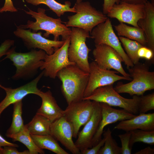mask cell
Masks as SVG:
<instances>
[{
	"mask_svg": "<svg viewBox=\"0 0 154 154\" xmlns=\"http://www.w3.org/2000/svg\"><path fill=\"white\" fill-rule=\"evenodd\" d=\"M116 4H118V0H104L103 13L107 15L111 8Z\"/></svg>",
	"mask_w": 154,
	"mask_h": 154,
	"instance_id": "38",
	"label": "cell"
},
{
	"mask_svg": "<svg viewBox=\"0 0 154 154\" xmlns=\"http://www.w3.org/2000/svg\"><path fill=\"white\" fill-rule=\"evenodd\" d=\"M51 123L46 118L36 114L32 120L26 125L31 134L37 135H51Z\"/></svg>",
	"mask_w": 154,
	"mask_h": 154,
	"instance_id": "23",
	"label": "cell"
},
{
	"mask_svg": "<svg viewBox=\"0 0 154 154\" xmlns=\"http://www.w3.org/2000/svg\"><path fill=\"white\" fill-rule=\"evenodd\" d=\"M15 147H16L10 146L3 147L2 154H30L28 150L19 152Z\"/></svg>",
	"mask_w": 154,
	"mask_h": 154,
	"instance_id": "36",
	"label": "cell"
},
{
	"mask_svg": "<svg viewBox=\"0 0 154 154\" xmlns=\"http://www.w3.org/2000/svg\"><path fill=\"white\" fill-rule=\"evenodd\" d=\"M17 10L14 7L12 0H5L3 6L0 8V13L4 12H16Z\"/></svg>",
	"mask_w": 154,
	"mask_h": 154,
	"instance_id": "37",
	"label": "cell"
},
{
	"mask_svg": "<svg viewBox=\"0 0 154 154\" xmlns=\"http://www.w3.org/2000/svg\"><path fill=\"white\" fill-rule=\"evenodd\" d=\"M71 29L68 49L69 60L84 71L89 73L88 57L91 49L88 47L86 42L87 38H90V33L78 27H72Z\"/></svg>",
	"mask_w": 154,
	"mask_h": 154,
	"instance_id": "7",
	"label": "cell"
},
{
	"mask_svg": "<svg viewBox=\"0 0 154 154\" xmlns=\"http://www.w3.org/2000/svg\"><path fill=\"white\" fill-rule=\"evenodd\" d=\"M130 132L129 145L131 149L136 142H141L150 145L154 144V130L147 131L137 129Z\"/></svg>",
	"mask_w": 154,
	"mask_h": 154,
	"instance_id": "30",
	"label": "cell"
},
{
	"mask_svg": "<svg viewBox=\"0 0 154 154\" xmlns=\"http://www.w3.org/2000/svg\"><path fill=\"white\" fill-rule=\"evenodd\" d=\"M70 43V37L65 40L63 44L55 50L50 55L46 54L40 69L43 70V76L55 79L61 70L72 64H76L69 60L68 49Z\"/></svg>",
	"mask_w": 154,
	"mask_h": 154,
	"instance_id": "13",
	"label": "cell"
},
{
	"mask_svg": "<svg viewBox=\"0 0 154 154\" xmlns=\"http://www.w3.org/2000/svg\"><path fill=\"white\" fill-rule=\"evenodd\" d=\"M14 44V40L7 39L1 44L0 46V58L6 54L11 47L13 46Z\"/></svg>",
	"mask_w": 154,
	"mask_h": 154,
	"instance_id": "35",
	"label": "cell"
},
{
	"mask_svg": "<svg viewBox=\"0 0 154 154\" xmlns=\"http://www.w3.org/2000/svg\"><path fill=\"white\" fill-rule=\"evenodd\" d=\"M13 104V107L12 122L11 126L6 132V136L19 133L23 129L25 126L22 117V100Z\"/></svg>",
	"mask_w": 154,
	"mask_h": 154,
	"instance_id": "27",
	"label": "cell"
},
{
	"mask_svg": "<svg viewBox=\"0 0 154 154\" xmlns=\"http://www.w3.org/2000/svg\"><path fill=\"white\" fill-rule=\"evenodd\" d=\"M41 99L42 104L36 114L42 116L52 123L64 116L63 111L58 105L50 90L41 91L38 95Z\"/></svg>",
	"mask_w": 154,
	"mask_h": 154,
	"instance_id": "19",
	"label": "cell"
},
{
	"mask_svg": "<svg viewBox=\"0 0 154 154\" xmlns=\"http://www.w3.org/2000/svg\"><path fill=\"white\" fill-rule=\"evenodd\" d=\"M7 146H12L16 147H19V145L17 144L7 141L0 134V149Z\"/></svg>",
	"mask_w": 154,
	"mask_h": 154,
	"instance_id": "40",
	"label": "cell"
},
{
	"mask_svg": "<svg viewBox=\"0 0 154 154\" xmlns=\"http://www.w3.org/2000/svg\"><path fill=\"white\" fill-rule=\"evenodd\" d=\"M89 73L76 64L69 65L60 71L57 77L62 82L61 90L68 105L83 100Z\"/></svg>",
	"mask_w": 154,
	"mask_h": 154,
	"instance_id": "1",
	"label": "cell"
},
{
	"mask_svg": "<svg viewBox=\"0 0 154 154\" xmlns=\"http://www.w3.org/2000/svg\"><path fill=\"white\" fill-rule=\"evenodd\" d=\"M95 103L94 101L83 100L68 105L64 110V116L73 127V137H77L81 127L84 125L91 117Z\"/></svg>",
	"mask_w": 154,
	"mask_h": 154,
	"instance_id": "9",
	"label": "cell"
},
{
	"mask_svg": "<svg viewBox=\"0 0 154 154\" xmlns=\"http://www.w3.org/2000/svg\"><path fill=\"white\" fill-rule=\"evenodd\" d=\"M74 7L76 13L68 17V20L65 24L67 27L82 28L90 33L94 28L108 18L103 12L93 7L88 1L76 3Z\"/></svg>",
	"mask_w": 154,
	"mask_h": 154,
	"instance_id": "6",
	"label": "cell"
},
{
	"mask_svg": "<svg viewBox=\"0 0 154 154\" xmlns=\"http://www.w3.org/2000/svg\"><path fill=\"white\" fill-rule=\"evenodd\" d=\"M105 139H102L99 142L91 148L86 149L80 152L82 154H98V152L104 144Z\"/></svg>",
	"mask_w": 154,
	"mask_h": 154,
	"instance_id": "34",
	"label": "cell"
},
{
	"mask_svg": "<svg viewBox=\"0 0 154 154\" xmlns=\"http://www.w3.org/2000/svg\"><path fill=\"white\" fill-rule=\"evenodd\" d=\"M92 52L94 61L100 68L107 70L113 69L122 76L130 77L122 64L123 60L118 53L111 47L105 44H95Z\"/></svg>",
	"mask_w": 154,
	"mask_h": 154,
	"instance_id": "12",
	"label": "cell"
},
{
	"mask_svg": "<svg viewBox=\"0 0 154 154\" xmlns=\"http://www.w3.org/2000/svg\"><path fill=\"white\" fill-rule=\"evenodd\" d=\"M144 17L137 24L143 30L145 37L146 47L154 52V4L148 1L144 4Z\"/></svg>",
	"mask_w": 154,
	"mask_h": 154,
	"instance_id": "21",
	"label": "cell"
},
{
	"mask_svg": "<svg viewBox=\"0 0 154 154\" xmlns=\"http://www.w3.org/2000/svg\"><path fill=\"white\" fill-rule=\"evenodd\" d=\"M43 75L42 71L37 77L25 84L15 88L6 87L0 84V88L6 93L5 98L0 102V117L4 110L11 104L22 100L27 95L33 94L38 96L41 90L37 84Z\"/></svg>",
	"mask_w": 154,
	"mask_h": 154,
	"instance_id": "15",
	"label": "cell"
},
{
	"mask_svg": "<svg viewBox=\"0 0 154 154\" xmlns=\"http://www.w3.org/2000/svg\"><path fill=\"white\" fill-rule=\"evenodd\" d=\"M17 27L14 34L21 39L28 49L38 48L44 50L48 55L53 54L55 50L63 44L65 41L49 40L42 36L41 32L37 33L31 31L30 29L26 30L18 26Z\"/></svg>",
	"mask_w": 154,
	"mask_h": 154,
	"instance_id": "11",
	"label": "cell"
},
{
	"mask_svg": "<svg viewBox=\"0 0 154 154\" xmlns=\"http://www.w3.org/2000/svg\"><path fill=\"white\" fill-rule=\"evenodd\" d=\"M138 56L146 60L154 62V52L146 46H143L138 50L137 52Z\"/></svg>",
	"mask_w": 154,
	"mask_h": 154,
	"instance_id": "33",
	"label": "cell"
},
{
	"mask_svg": "<svg viewBox=\"0 0 154 154\" xmlns=\"http://www.w3.org/2000/svg\"><path fill=\"white\" fill-rule=\"evenodd\" d=\"M31 136L35 144L42 149H48L56 154H69L60 146L56 140L51 135L31 134Z\"/></svg>",
	"mask_w": 154,
	"mask_h": 154,
	"instance_id": "24",
	"label": "cell"
},
{
	"mask_svg": "<svg viewBox=\"0 0 154 154\" xmlns=\"http://www.w3.org/2000/svg\"><path fill=\"white\" fill-rule=\"evenodd\" d=\"M154 110V92L140 97L139 105V113L145 114Z\"/></svg>",
	"mask_w": 154,
	"mask_h": 154,
	"instance_id": "31",
	"label": "cell"
},
{
	"mask_svg": "<svg viewBox=\"0 0 154 154\" xmlns=\"http://www.w3.org/2000/svg\"><path fill=\"white\" fill-rule=\"evenodd\" d=\"M29 11H24L25 13L35 18L36 21L28 20L27 24L18 26L24 29H29L32 32H36L40 30H44L46 33L43 37L46 38L50 35L54 36V40H58L60 36H61L62 40H65L70 37L71 29L63 24L60 18L54 19L47 16L45 13V9L38 8L37 12L28 9Z\"/></svg>",
	"mask_w": 154,
	"mask_h": 154,
	"instance_id": "3",
	"label": "cell"
},
{
	"mask_svg": "<svg viewBox=\"0 0 154 154\" xmlns=\"http://www.w3.org/2000/svg\"><path fill=\"white\" fill-rule=\"evenodd\" d=\"M26 1L27 3L35 6L41 4H45L58 17L63 15L65 13L67 12L76 13L74 7L71 8V3L68 1L65 2L64 4L59 3L55 0H26Z\"/></svg>",
	"mask_w": 154,
	"mask_h": 154,
	"instance_id": "25",
	"label": "cell"
},
{
	"mask_svg": "<svg viewBox=\"0 0 154 154\" xmlns=\"http://www.w3.org/2000/svg\"><path fill=\"white\" fill-rule=\"evenodd\" d=\"M100 104L101 110L102 119L93 138L92 147L97 144L101 139L104 128L106 126L118 121L131 119L135 116L123 109H115L104 103Z\"/></svg>",
	"mask_w": 154,
	"mask_h": 154,
	"instance_id": "17",
	"label": "cell"
},
{
	"mask_svg": "<svg viewBox=\"0 0 154 154\" xmlns=\"http://www.w3.org/2000/svg\"><path fill=\"white\" fill-rule=\"evenodd\" d=\"M96 102V101H95ZM102 119L101 110L99 102H96L92 115L79 132L78 138L75 143L80 151L92 147V141Z\"/></svg>",
	"mask_w": 154,
	"mask_h": 154,
	"instance_id": "18",
	"label": "cell"
},
{
	"mask_svg": "<svg viewBox=\"0 0 154 154\" xmlns=\"http://www.w3.org/2000/svg\"><path fill=\"white\" fill-rule=\"evenodd\" d=\"M127 69L132 80L125 84L118 82L114 88L118 93L139 96L154 89V72L149 71L147 64L139 62Z\"/></svg>",
	"mask_w": 154,
	"mask_h": 154,
	"instance_id": "4",
	"label": "cell"
},
{
	"mask_svg": "<svg viewBox=\"0 0 154 154\" xmlns=\"http://www.w3.org/2000/svg\"><path fill=\"white\" fill-rule=\"evenodd\" d=\"M114 129L126 132L137 129L154 130V113L139 114L131 119L121 121Z\"/></svg>",
	"mask_w": 154,
	"mask_h": 154,
	"instance_id": "20",
	"label": "cell"
},
{
	"mask_svg": "<svg viewBox=\"0 0 154 154\" xmlns=\"http://www.w3.org/2000/svg\"><path fill=\"white\" fill-rule=\"evenodd\" d=\"M6 136L11 138L14 141H18L24 145L28 149L30 154H43L45 153L42 149L39 148L35 144L26 125L23 129L19 133Z\"/></svg>",
	"mask_w": 154,
	"mask_h": 154,
	"instance_id": "26",
	"label": "cell"
},
{
	"mask_svg": "<svg viewBox=\"0 0 154 154\" xmlns=\"http://www.w3.org/2000/svg\"><path fill=\"white\" fill-rule=\"evenodd\" d=\"M112 131L108 128L103 131V134L105 139L104 144L100 149L98 154H120L121 148L113 138Z\"/></svg>",
	"mask_w": 154,
	"mask_h": 154,
	"instance_id": "29",
	"label": "cell"
},
{
	"mask_svg": "<svg viewBox=\"0 0 154 154\" xmlns=\"http://www.w3.org/2000/svg\"><path fill=\"white\" fill-rule=\"evenodd\" d=\"M114 27L119 36L136 41L143 46H146L144 33L140 27L130 26L121 22L119 24L114 25Z\"/></svg>",
	"mask_w": 154,
	"mask_h": 154,
	"instance_id": "22",
	"label": "cell"
},
{
	"mask_svg": "<svg viewBox=\"0 0 154 154\" xmlns=\"http://www.w3.org/2000/svg\"><path fill=\"white\" fill-rule=\"evenodd\" d=\"M15 49V47H12L3 59H9L16 68L15 73L12 78L17 80L31 78L42 64L46 53L41 49H32L25 53L18 52Z\"/></svg>",
	"mask_w": 154,
	"mask_h": 154,
	"instance_id": "2",
	"label": "cell"
},
{
	"mask_svg": "<svg viewBox=\"0 0 154 154\" xmlns=\"http://www.w3.org/2000/svg\"><path fill=\"white\" fill-rule=\"evenodd\" d=\"M90 38L94 39L95 44H105L115 50L122 58L127 69L134 65L115 33L109 18L94 28L90 33Z\"/></svg>",
	"mask_w": 154,
	"mask_h": 154,
	"instance_id": "8",
	"label": "cell"
},
{
	"mask_svg": "<svg viewBox=\"0 0 154 154\" xmlns=\"http://www.w3.org/2000/svg\"><path fill=\"white\" fill-rule=\"evenodd\" d=\"M118 136L121 143V154H131L132 149L129 145L131 136L130 131L127 132L124 134H120Z\"/></svg>",
	"mask_w": 154,
	"mask_h": 154,
	"instance_id": "32",
	"label": "cell"
},
{
	"mask_svg": "<svg viewBox=\"0 0 154 154\" xmlns=\"http://www.w3.org/2000/svg\"><path fill=\"white\" fill-rule=\"evenodd\" d=\"M118 38L125 53L133 64L139 62L140 58L138 55L137 52L139 48L143 46L136 41L124 37L119 36Z\"/></svg>",
	"mask_w": 154,
	"mask_h": 154,
	"instance_id": "28",
	"label": "cell"
},
{
	"mask_svg": "<svg viewBox=\"0 0 154 154\" xmlns=\"http://www.w3.org/2000/svg\"><path fill=\"white\" fill-rule=\"evenodd\" d=\"M82 1V0H76V3H78Z\"/></svg>",
	"mask_w": 154,
	"mask_h": 154,
	"instance_id": "42",
	"label": "cell"
},
{
	"mask_svg": "<svg viewBox=\"0 0 154 154\" xmlns=\"http://www.w3.org/2000/svg\"><path fill=\"white\" fill-rule=\"evenodd\" d=\"M89 65V80L84 98L88 96L99 87L113 84L116 82L121 80L130 81L132 80L131 78L118 75L119 73L115 70H107L100 67L94 61L90 63Z\"/></svg>",
	"mask_w": 154,
	"mask_h": 154,
	"instance_id": "10",
	"label": "cell"
},
{
	"mask_svg": "<svg viewBox=\"0 0 154 154\" xmlns=\"http://www.w3.org/2000/svg\"><path fill=\"white\" fill-rule=\"evenodd\" d=\"M83 100H89L106 103L110 106L118 107L134 114L139 113L140 96H133L132 98L121 96L114 89L113 84L98 88Z\"/></svg>",
	"mask_w": 154,
	"mask_h": 154,
	"instance_id": "5",
	"label": "cell"
},
{
	"mask_svg": "<svg viewBox=\"0 0 154 154\" xmlns=\"http://www.w3.org/2000/svg\"><path fill=\"white\" fill-rule=\"evenodd\" d=\"M134 154H154V149L150 147H147L143 149L138 151Z\"/></svg>",
	"mask_w": 154,
	"mask_h": 154,
	"instance_id": "41",
	"label": "cell"
},
{
	"mask_svg": "<svg viewBox=\"0 0 154 154\" xmlns=\"http://www.w3.org/2000/svg\"><path fill=\"white\" fill-rule=\"evenodd\" d=\"M148 0H118V4L124 3L133 5H144Z\"/></svg>",
	"mask_w": 154,
	"mask_h": 154,
	"instance_id": "39",
	"label": "cell"
},
{
	"mask_svg": "<svg viewBox=\"0 0 154 154\" xmlns=\"http://www.w3.org/2000/svg\"><path fill=\"white\" fill-rule=\"evenodd\" d=\"M2 148H1L0 149V154H2Z\"/></svg>",
	"mask_w": 154,
	"mask_h": 154,
	"instance_id": "43",
	"label": "cell"
},
{
	"mask_svg": "<svg viewBox=\"0 0 154 154\" xmlns=\"http://www.w3.org/2000/svg\"><path fill=\"white\" fill-rule=\"evenodd\" d=\"M51 134L73 154H80L73 140L74 133L71 124L64 116L52 122Z\"/></svg>",
	"mask_w": 154,
	"mask_h": 154,
	"instance_id": "16",
	"label": "cell"
},
{
	"mask_svg": "<svg viewBox=\"0 0 154 154\" xmlns=\"http://www.w3.org/2000/svg\"><path fill=\"white\" fill-rule=\"evenodd\" d=\"M145 14L144 5H133L124 3L115 4L107 14V16L116 18L120 22L139 27L137 24Z\"/></svg>",
	"mask_w": 154,
	"mask_h": 154,
	"instance_id": "14",
	"label": "cell"
}]
</instances>
